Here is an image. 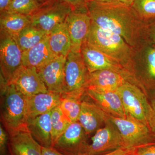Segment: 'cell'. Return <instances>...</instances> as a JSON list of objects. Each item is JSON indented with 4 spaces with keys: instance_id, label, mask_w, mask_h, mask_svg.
Returning a JSON list of instances; mask_svg holds the SVG:
<instances>
[{
    "instance_id": "f35d334b",
    "label": "cell",
    "mask_w": 155,
    "mask_h": 155,
    "mask_svg": "<svg viewBox=\"0 0 155 155\" xmlns=\"http://www.w3.org/2000/svg\"><path fill=\"white\" fill-rule=\"evenodd\" d=\"M118 4L131 7L135 0H116Z\"/></svg>"
},
{
    "instance_id": "8992f818",
    "label": "cell",
    "mask_w": 155,
    "mask_h": 155,
    "mask_svg": "<svg viewBox=\"0 0 155 155\" xmlns=\"http://www.w3.org/2000/svg\"><path fill=\"white\" fill-rule=\"evenodd\" d=\"M116 91L121 98L127 114L149 127L152 109L146 96L141 90L135 84L127 81Z\"/></svg>"
},
{
    "instance_id": "9c48e42d",
    "label": "cell",
    "mask_w": 155,
    "mask_h": 155,
    "mask_svg": "<svg viewBox=\"0 0 155 155\" xmlns=\"http://www.w3.org/2000/svg\"><path fill=\"white\" fill-rule=\"evenodd\" d=\"M83 153L101 155L121 148H125L122 136L115 125L107 119L105 126L97 130Z\"/></svg>"
},
{
    "instance_id": "6da1fadb",
    "label": "cell",
    "mask_w": 155,
    "mask_h": 155,
    "mask_svg": "<svg viewBox=\"0 0 155 155\" xmlns=\"http://www.w3.org/2000/svg\"><path fill=\"white\" fill-rule=\"evenodd\" d=\"M86 7L92 22L120 35L131 47L147 39L146 20L141 19L131 7L91 2L86 3Z\"/></svg>"
},
{
    "instance_id": "2e32d148",
    "label": "cell",
    "mask_w": 155,
    "mask_h": 155,
    "mask_svg": "<svg viewBox=\"0 0 155 155\" xmlns=\"http://www.w3.org/2000/svg\"><path fill=\"white\" fill-rule=\"evenodd\" d=\"M85 94L107 114L118 118H126L128 116L117 91H102L88 87Z\"/></svg>"
},
{
    "instance_id": "ba28073f",
    "label": "cell",
    "mask_w": 155,
    "mask_h": 155,
    "mask_svg": "<svg viewBox=\"0 0 155 155\" xmlns=\"http://www.w3.org/2000/svg\"><path fill=\"white\" fill-rule=\"evenodd\" d=\"M72 11L70 6L62 0L44 3L38 10L30 15L31 24L49 34L65 22Z\"/></svg>"
},
{
    "instance_id": "1f68e13d",
    "label": "cell",
    "mask_w": 155,
    "mask_h": 155,
    "mask_svg": "<svg viewBox=\"0 0 155 155\" xmlns=\"http://www.w3.org/2000/svg\"><path fill=\"white\" fill-rule=\"evenodd\" d=\"M146 21L147 37L155 43V17Z\"/></svg>"
},
{
    "instance_id": "e0dca14e",
    "label": "cell",
    "mask_w": 155,
    "mask_h": 155,
    "mask_svg": "<svg viewBox=\"0 0 155 155\" xmlns=\"http://www.w3.org/2000/svg\"><path fill=\"white\" fill-rule=\"evenodd\" d=\"M8 148L10 155H42L41 146L27 129L9 134Z\"/></svg>"
},
{
    "instance_id": "484cf974",
    "label": "cell",
    "mask_w": 155,
    "mask_h": 155,
    "mask_svg": "<svg viewBox=\"0 0 155 155\" xmlns=\"http://www.w3.org/2000/svg\"><path fill=\"white\" fill-rule=\"evenodd\" d=\"M84 94L75 93L62 94L59 106L71 123L78 121L82 102L81 98Z\"/></svg>"
},
{
    "instance_id": "8d00e7d4",
    "label": "cell",
    "mask_w": 155,
    "mask_h": 155,
    "mask_svg": "<svg viewBox=\"0 0 155 155\" xmlns=\"http://www.w3.org/2000/svg\"><path fill=\"white\" fill-rule=\"evenodd\" d=\"M12 0H0V12L6 11Z\"/></svg>"
},
{
    "instance_id": "4316f807",
    "label": "cell",
    "mask_w": 155,
    "mask_h": 155,
    "mask_svg": "<svg viewBox=\"0 0 155 155\" xmlns=\"http://www.w3.org/2000/svg\"><path fill=\"white\" fill-rule=\"evenodd\" d=\"M51 122L53 147L57 140L69 127L71 122L63 113L59 105L51 111Z\"/></svg>"
},
{
    "instance_id": "d590c367",
    "label": "cell",
    "mask_w": 155,
    "mask_h": 155,
    "mask_svg": "<svg viewBox=\"0 0 155 155\" xmlns=\"http://www.w3.org/2000/svg\"><path fill=\"white\" fill-rule=\"evenodd\" d=\"M41 152L42 155H64L53 147H46L41 146Z\"/></svg>"
},
{
    "instance_id": "7bdbcfd3",
    "label": "cell",
    "mask_w": 155,
    "mask_h": 155,
    "mask_svg": "<svg viewBox=\"0 0 155 155\" xmlns=\"http://www.w3.org/2000/svg\"></svg>"
},
{
    "instance_id": "e575fe53",
    "label": "cell",
    "mask_w": 155,
    "mask_h": 155,
    "mask_svg": "<svg viewBox=\"0 0 155 155\" xmlns=\"http://www.w3.org/2000/svg\"><path fill=\"white\" fill-rule=\"evenodd\" d=\"M136 149H130L121 148L113 151L111 152L104 154L101 155H128L130 153H132ZM79 155H90L86 154H81Z\"/></svg>"
},
{
    "instance_id": "d6a6232c",
    "label": "cell",
    "mask_w": 155,
    "mask_h": 155,
    "mask_svg": "<svg viewBox=\"0 0 155 155\" xmlns=\"http://www.w3.org/2000/svg\"><path fill=\"white\" fill-rule=\"evenodd\" d=\"M137 155H155V143L136 149Z\"/></svg>"
},
{
    "instance_id": "9a60e30c",
    "label": "cell",
    "mask_w": 155,
    "mask_h": 155,
    "mask_svg": "<svg viewBox=\"0 0 155 155\" xmlns=\"http://www.w3.org/2000/svg\"><path fill=\"white\" fill-rule=\"evenodd\" d=\"M129 74L126 70L107 69L98 70L90 73L87 88L102 91H115L127 81Z\"/></svg>"
},
{
    "instance_id": "cb8c5ba5",
    "label": "cell",
    "mask_w": 155,
    "mask_h": 155,
    "mask_svg": "<svg viewBox=\"0 0 155 155\" xmlns=\"http://www.w3.org/2000/svg\"><path fill=\"white\" fill-rule=\"evenodd\" d=\"M50 49L56 56L67 57L71 50V43L66 22L61 23L48 35Z\"/></svg>"
},
{
    "instance_id": "7402d4cb",
    "label": "cell",
    "mask_w": 155,
    "mask_h": 155,
    "mask_svg": "<svg viewBox=\"0 0 155 155\" xmlns=\"http://www.w3.org/2000/svg\"><path fill=\"white\" fill-rule=\"evenodd\" d=\"M27 127L33 138L41 146L52 147L51 111L28 119Z\"/></svg>"
},
{
    "instance_id": "74e56055",
    "label": "cell",
    "mask_w": 155,
    "mask_h": 155,
    "mask_svg": "<svg viewBox=\"0 0 155 155\" xmlns=\"http://www.w3.org/2000/svg\"><path fill=\"white\" fill-rule=\"evenodd\" d=\"M85 3L88 2H94L100 4H118L116 0H85Z\"/></svg>"
},
{
    "instance_id": "3957f363",
    "label": "cell",
    "mask_w": 155,
    "mask_h": 155,
    "mask_svg": "<svg viewBox=\"0 0 155 155\" xmlns=\"http://www.w3.org/2000/svg\"><path fill=\"white\" fill-rule=\"evenodd\" d=\"M86 41L129 72L132 47L122 37L100 28L91 22Z\"/></svg>"
},
{
    "instance_id": "d4e9b609",
    "label": "cell",
    "mask_w": 155,
    "mask_h": 155,
    "mask_svg": "<svg viewBox=\"0 0 155 155\" xmlns=\"http://www.w3.org/2000/svg\"><path fill=\"white\" fill-rule=\"evenodd\" d=\"M47 35L46 32L30 24L14 38L23 52L37 44Z\"/></svg>"
},
{
    "instance_id": "ab89813d",
    "label": "cell",
    "mask_w": 155,
    "mask_h": 155,
    "mask_svg": "<svg viewBox=\"0 0 155 155\" xmlns=\"http://www.w3.org/2000/svg\"><path fill=\"white\" fill-rule=\"evenodd\" d=\"M128 155H137L136 152V149L133 152H132V153H130Z\"/></svg>"
},
{
    "instance_id": "5b68a950",
    "label": "cell",
    "mask_w": 155,
    "mask_h": 155,
    "mask_svg": "<svg viewBox=\"0 0 155 155\" xmlns=\"http://www.w3.org/2000/svg\"><path fill=\"white\" fill-rule=\"evenodd\" d=\"M131 72L138 74L143 84L155 92V43L149 39L132 48Z\"/></svg>"
},
{
    "instance_id": "b9f144b4",
    "label": "cell",
    "mask_w": 155,
    "mask_h": 155,
    "mask_svg": "<svg viewBox=\"0 0 155 155\" xmlns=\"http://www.w3.org/2000/svg\"><path fill=\"white\" fill-rule=\"evenodd\" d=\"M39 2L41 3L42 4H43L44 3H45V2H46V0H38Z\"/></svg>"
},
{
    "instance_id": "7c38bea8",
    "label": "cell",
    "mask_w": 155,
    "mask_h": 155,
    "mask_svg": "<svg viewBox=\"0 0 155 155\" xmlns=\"http://www.w3.org/2000/svg\"><path fill=\"white\" fill-rule=\"evenodd\" d=\"M71 43V51L80 52L81 45L86 41L91 26V20L87 10L72 11L65 20Z\"/></svg>"
},
{
    "instance_id": "ffe728a7",
    "label": "cell",
    "mask_w": 155,
    "mask_h": 155,
    "mask_svg": "<svg viewBox=\"0 0 155 155\" xmlns=\"http://www.w3.org/2000/svg\"><path fill=\"white\" fill-rule=\"evenodd\" d=\"M106 113L94 103L82 101L78 122L87 135L96 132L105 124Z\"/></svg>"
},
{
    "instance_id": "d6986e66",
    "label": "cell",
    "mask_w": 155,
    "mask_h": 155,
    "mask_svg": "<svg viewBox=\"0 0 155 155\" xmlns=\"http://www.w3.org/2000/svg\"><path fill=\"white\" fill-rule=\"evenodd\" d=\"M62 94L48 91L26 97L28 119L51 112L60 105Z\"/></svg>"
},
{
    "instance_id": "277c9868",
    "label": "cell",
    "mask_w": 155,
    "mask_h": 155,
    "mask_svg": "<svg viewBox=\"0 0 155 155\" xmlns=\"http://www.w3.org/2000/svg\"><path fill=\"white\" fill-rule=\"evenodd\" d=\"M106 117L119 130L125 148L137 149L155 143V136L149 127L132 116L118 118L106 113Z\"/></svg>"
},
{
    "instance_id": "603a6c76",
    "label": "cell",
    "mask_w": 155,
    "mask_h": 155,
    "mask_svg": "<svg viewBox=\"0 0 155 155\" xmlns=\"http://www.w3.org/2000/svg\"><path fill=\"white\" fill-rule=\"evenodd\" d=\"M0 13V31L13 38L31 24L30 16L7 11Z\"/></svg>"
},
{
    "instance_id": "52a82bcc",
    "label": "cell",
    "mask_w": 155,
    "mask_h": 155,
    "mask_svg": "<svg viewBox=\"0 0 155 155\" xmlns=\"http://www.w3.org/2000/svg\"><path fill=\"white\" fill-rule=\"evenodd\" d=\"M80 52L71 51L66 57L64 94H85L90 77Z\"/></svg>"
},
{
    "instance_id": "4dcf8cb0",
    "label": "cell",
    "mask_w": 155,
    "mask_h": 155,
    "mask_svg": "<svg viewBox=\"0 0 155 155\" xmlns=\"http://www.w3.org/2000/svg\"><path fill=\"white\" fill-rule=\"evenodd\" d=\"M70 6L72 11L87 10L85 0H62Z\"/></svg>"
},
{
    "instance_id": "60d3db41",
    "label": "cell",
    "mask_w": 155,
    "mask_h": 155,
    "mask_svg": "<svg viewBox=\"0 0 155 155\" xmlns=\"http://www.w3.org/2000/svg\"><path fill=\"white\" fill-rule=\"evenodd\" d=\"M57 1V0H46V2L44 3H48L51 2H54V1Z\"/></svg>"
},
{
    "instance_id": "30bf717a",
    "label": "cell",
    "mask_w": 155,
    "mask_h": 155,
    "mask_svg": "<svg viewBox=\"0 0 155 155\" xmlns=\"http://www.w3.org/2000/svg\"><path fill=\"white\" fill-rule=\"evenodd\" d=\"M22 51L13 37L1 32V76L8 84L22 65Z\"/></svg>"
},
{
    "instance_id": "83f0119b",
    "label": "cell",
    "mask_w": 155,
    "mask_h": 155,
    "mask_svg": "<svg viewBox=\"0 0 155 155\" xmlns=\"http://www.w3.org/2000/svg\"><path fill=\"white\" fill-rule=\"evenodd\" d=\"M41 5L38 0H12L6 11L30 16Z\"/></svg>"
},
{
    "instance_id": "f546056e",
    "label": "cell",
    "mask_w": 155,
    "mask_h": 155,
    "mask_svg": "<svg viewBox=\"0 0 155 155\" xmlns=\"http://www.w3.org/2000/svg\"><path fill=\"white\" fill-rule=\"evenodd\" d=\"M9 136L2 126H0V155H8Z\"/></svg>"
},
{
    "instance_id": "8fae6325",
    "label": "cell",
    "mask_w": 155,
    "mask_h": 155,
    "mask_svg": "<svg viewBox=\"0 0 155 155\" xmlns=\"http://www.w3.org/2000/svg\"><path fill=\"white\" fill-rule=\"evenodd\" d=\"M87 136L78 121L72 122L53 147L64 155H79L83 153L88 144L86 141Z\"/></svg>"
},
{
    "instance_id": "5bb4252c",
    "label": "cell",
    "mask_w": 155,
    "mask_h": 155,
    "mask_svg": "<svg viewBox=\"0 0 155 155\" xmlns=\"http://www.w3.org/2000/svg\"><path fill=\"white\" fill-rule=\"evenodd\" d=\"M66 58L57 56L54 60L37 70L48 91L64 93Z\"/></svg>"
},
{
    "instance_id": "44dd1931",
    "label": "cell",
    "mask_w": 155,
    "mask_h": 155,
    "mask_svg": "<svg viewBox=\"0 0 155 155\" xmlns=\"http://www.w3.org/2000/svg\"><path fill=\"white\" fill-rule=\"evenodd\" d=\"M48 35L33 47L22 52V66L38 70L57 57L50 49Z\"/></svg>"
},
{
    "instance_id": "7a4b0ae2",
    "label": "cell",
    "mask_w": 155,
    "mask_h": 155,
    "mask_svg": "<svg viewBox=\"0 0 155 155\" xmlns=\"http://www.w3.org/2000/svg\"><path fill=\"white\" fill-rule=\"evenodd\" d=\"M1 120L8 134L27 129L26 97L14 84L1 86Z\"/></svg>"
},
{
    "instance_id": "836d02e7",
    "label": "cell",
    "mask_w": 155,
    "mask_h": 155,
    "mask_svg": "<svg viewBox=\"0 0 155 155\" xmlns=\"http://www.w3.org/2000/svg\"><path fill=\"white\" fill-rule=\"evenodd\" d=\"M151 105L152 109V112L149 123V127L151 131L155 136V97L153 98L152 100Z\"/></svg>"
},
{
    "instance_id": "4fadbf2b",
    "label": "cell",
    "mask_w": 155,
    "mask_h": 155,
    "mask_svg": "<svg viewBox=\"0 0 155 155\" xmlns=\"http://www.w3.org/2000/svg\"><path fill=\"white\" fill-rule=\"evenodd\" d=\"M8 84H14L26 97L48 91L35 67L22 65L14 73Z\"/></svg>"
},
{
    "instance_id": "ac0fdd59",
    "label": "cell",
    "mask_w": 155,
    "mask_h": 155,
    "mask_svg": "<svg viewBox=\"0 0 155 155\" xmlns=\"http://www.w3.org/2000/svg\"><path fill=\"white\" fill-rule=\"evenodd\" d=\"M80 53L90 73L104 69L126 70L116 61L87 41L84 42L81 45Z\"/></svg>"
},
{
    "instance_id": "f1b7e54d",
    "label": "cell",
    "mask_w": 155,
    "mask_h": 155,
    "mask_svg": "<svg viewBox=\"0 0 155 155\" xmlns=\"http://www.w3.org/2000/svg\"><path fill=\"white\" fill-rule=\"evenodd\" d=\"M131 7L145 20L155 17V0H135Z\"/></svg>"
}]
</instances>
